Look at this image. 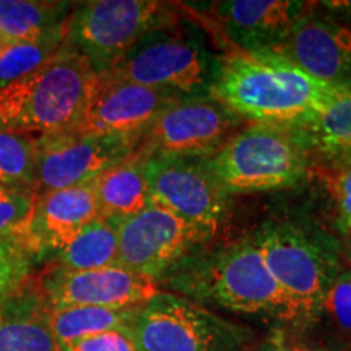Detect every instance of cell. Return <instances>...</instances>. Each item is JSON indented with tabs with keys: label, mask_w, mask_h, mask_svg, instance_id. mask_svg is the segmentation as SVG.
Listing matches in <instances>:
<instances>
[{
	"label": "cell",
	"mask_w": 351,
	"mask_h": 351,
	"mask_svg": "<svg viewBox=\"0 0 351 351\" xmlns=\"http://www.w3.org/2000/svg\"><path fill=\"white\" fill-rule=\"evenodd\" d=\"M340 91L276 52L249 54L232 47L219 57L210 93L244 121L295 127L322 111Z\"/></svg>",
	"instance_id": "obj_1"
},
{
	"label": "cell",
	"mask_w": 351,
	"mask_h": 351,
	"mask_svg": "<svg viewBox=\"0 0 351 351\" xmlns=\"http://www.w3.org/2000/svg\"><path fill=\"white\" fill-rule=\"evenodd\" d=\"M163 278L176 291L232 313L289 320L288 302L252 236L213 251L194 252Z\"/></svg>",
	"instance_id": "obj_2"
},
{
	"label": "cell",
	"mask_w": 351,
	"mask_h": 351,
	"mask_svg": "<svg viewBox=\"0 0 351 351\" xmlns=\"http://www.w3.org/2000/svg\"><path fill=\"white\" fill-rule=\"evenodd\" d=\"M96 72L64 47L41 67L0 86V129L49 137L77 129Z\"/></svg>",
	"instance_id": "obj_3"
},
{
	"label": "cell",
	"mask_w": 351,
	"mask_h": 351,
	"mask_svg": "<svg viewBox=\"0 0 351 351\" xmlns=\"http://www.w3.org/2000/svg\"><path fill=\"white\" fill-rule=\"evenodd\" d=\"M207 165L221 187L234 195L296 186L313 171V158L293 127L252 122L236 132Z\"/></svg>",
	"instance_id": "obj_4"
},
{
	"label": "cell",
	"mask_w": 351,
	"mask_h": 351,
	"mask_svg": "<svg viewBox=\"0 0 351 351\" xmlns=\"http://www.w3.org/2000/svg\"><path fill=\"white\" fill-rule=\"evenodd\" d=\"M252 238L288 302L289 320H317L340 271L326 241L300 223L280 219L263 223Z\"/></svg>",
	"instance_id": "obj_5"
},
{
	"label": "cell",
	"mask_w": 351,
	"mask_h": 351,
	"mask_svg": "<svg viewBox=\"0 0 351 351\" xmlns=\"http://www.w3.org/2000/svg\"><path fill=\"white\" fill-rule=\"evenodd\" d=\"M219 57L200 32L179 23L155 29L134 44L109 75L181 96L212 95Z\"/></svg>",
	"instance_id": "obj_6"
},
{
	"label": "cell",
	"mask_w": 351,
	"mask_h": 351,
	"mask_svg": "<svg viewBox=\"0 0 351 351\" xmlns=\"http://www.w3.org/2000/svg\"><path fill=\"white\" fill-rule=\"evenodd\" d=\"M179 23L178 8L158 0H93L75 3L64 44L96 73L109 72L122 56L155 29Z\"/></svg>",
	"instance_id": "obj_7"
},
{
	"label": "cell",
	"mask_w": 351,
	"mask_h": 351,
	"mask_svg": "<svg viewBox=\"0 0 351 351\" xmlns=\"http://www.w3.org/2000/svg\"><path fill=\"white\" fill-rule=\"evenodd\" d=\"M130 335L137 351H251L252 346L249 328L168 291L138 307Z\"/></svg>",
	"instance_id": "obj_8"
},
{
	"label": "cell",
	"mask_w": 351,
	"mask_h": 351,
	"mask_svg": "<svg viewBox=\"0 0 351 351\" xmlns=\"http://www.w3.org/2000/svg\"><path fill=\"white\" fill-rule=\"evenodd\" d=\"M243 117L213 95L182 96L168 104L145 130L140 156H171L208 160L243 129Z\"/></svg>",
	"instance_id": "obj_9"
},
{
	"label": "cell",
	"mask_w": 351,
	"mask_h": 351,
	"mask_svg": "<svg viewBox=\"0 0 351 351\" xmlns=\"http://www.w3.org/2000/svg\"><path fill=\"white\" fill-rule=\"evenodd\" d=\"M145 176L152 204L169 210L210 238L225 225L231 195L215 178L207 160L152 156L145 160Z\"/></svg>",
	"instance_id": "obj_10"
},
{
	"label": "cell",
	"mask_w": 351,
	"mask_h": 351,
	"mask_svg": "<svg viewBox=\"0 0 351 351\" xmlns=\"http://www.w3.org/2000/svg\"><path fill=\"white\" fill-rule=\"evenodd\" d=\"M117 239V265L160 282L210 236L150 202L142 212L119 221Z\"/></svg>",
	"instance_id": "obj_11"
},
{
	"label": "cell",
	"mask_w": 351,
	"mask_h": 351,
	"mask_svg": "<svg viewBox=\"0 0 351 351\" xmlns=\"http://www.w3.org/2000/svg\"><path fill=\"white\" fill-rule=\"evenodd\" d=\"M142 137L93 135L83 132L39 137L34 142V186L38 194L90 184L137 150Z\"/></svg>",
	"instance_id": "obj_12"
},
{
	"label": "cell",
	"mask_w": 351,
	"mask_h": 351,
	"mask_svg": "<svg viewBox=\"0 0 351 351\" xmlns=\"http://www.w3.org/2000/svg\"><path fill=\"white\" fill-rule=\"evenodd\" d=\"M181 95L96 73L75 132L142 137L160 112Z\"/></svg>",
	"instance_id": "obj_13"
},
{
	"label": "cell",
	"mask_w": 351,
	"mask_h": 351,
	"mask_svg": "<svg viewBox=\"0 0 351 351\" xmlns=\"http://www.w3.org/2000/svg\"><path fill=\"white\" fill-rule=\"evenodd\" d=\"M38 288L51 307L96 306L112 309L143 306L161 291L155 278L119 265L85 271L52 267L39 278Z\"/></svg>",
	"instance_id": "obj_14"
},
{
	"label": "cell",
	"mask_w": 351,
	"mask_h": 351,
	"mask_svg": "<svg viewBox=\"0 0 351 351\" xmlns=\"http://www.w3.org/2000/svg\"><path fill=\"white\" fill-rule=\"evenodd\" d=\"M275 52L315 80L351 90V28L315 15L314 7L293 26Z\"/></svg>",
	"instance_id": "obj_15"
},
{
	"label": "cell",
	"mask_w": 351,
	"mask_h": 351,
	"mask_svg": "<svg viewBox=\"0 0 351 351\" xmlns=\"http://www.w3.org/2000/svg\"><path fill=\"white\" fill-rule=\"evenodd\" d=\"M314 5L301 0H226L215 2L212 13L234 49L258 54L278 49Z\"/></svg>",
	"instance_id": "obj_16"
},
{
	"label": "cell",
	"mask_w": 351,
	"mask_h": 351,
	"mask_svg": "<svg viewBox=\"0 0 351 351\" xmlns=\"http://www.w3.org/2000/svg\"><path fill=\"white\" fill-rule=\"evenodd\" d=\"M99 217L93 186L59 189L38 195L32 219L19 236L34 261L57 254L86 225Z\"/></svg>",
	"instance_id": "obj_17"
},
{
	"label": "cell",
	"mask_w": 351,
	"mask_h": 351,
	"mask_svg": "<svg viewBox=\"0 0 351 351\" xmlns=\"http://www.w3.org/2000/svg\"><path fill=\"white\" fill-rule=\"evenodd\" d=\"M51 306L26 282L0 304V351H62L49 324Z\"/></svg>",
	"instance_id": "obj_18"
},
{
	"label": "cell",
	"mask_w": 351,
	"mask_h": 351,
	"mask_svg": "<svg viewBox=\"0 0 351 351\" xmlns=\"http://www.w3.org/2000/svg\"><path fill=\"white\" fill-rule=\"evenodd\" d=\"M311 158L324 168L351 165V90H343L309 121L295 125Z\"/></svg>",
	"instance_id": "obj_19"
},
{
	"label": "cell",
	"mask_w": 351,
	"mask_h": 351,
	"mask_svg": "<svg viewBox=\"0 0 351 351\" xmlns=\"http://www.w3.org/2000/svg\"><path fill=\"white\" fill-rule=\"evenodd\" d=\"M91 186L99 217L122 221L150 205L145 160L137 152L122 163L101 173L91 181Z\"/></svg>",
	"instance_id": "obj_20"
},
{
	"label": "cell",
	"mask_w": 351,
	"mask_h": 351,
	"mask_svg": "<svg viewBox=\"0 0 351 351\" xmlns=\"http://www.w3.org/2000/svg\"><path fill=\"white\" fill-rule=\"evenodd\" d=\"M75 3L0 0V39L32 41L60 32Z\"/></svg>",
	"instance_id": "obj_21"
},
{
	"label": "cell",
	"mask_w": 351,
	"mask_h": 351,
	"mask_svg": "<svg viewBox=\"0 0 351 351\" xmlns=\"http://www.w3.org/2000/svg\"><path fill=\"white\" fill-rule=\"evenodd\" d=\"M117 225L119 221L98 217L56 254L57 269L70 271L98 270L117 265Z\"/></svg>",
	"instance_id": "obj_22"
},
{
	"label": "cell",
	"mask_w": 351,
	"mask_h": 351,
	"mask_svg": "<svg viewBox=\"0 0 351 351\" xmlns=\"http://www.w3.org/2000/svg\"><path fill=\"white\" fill-rule=\"evenodd\" d=\"M138 307H125V309L96 306L51 307L49 324L56 340L62 346L69 341L101 332L121 330L130 333Z\"/></svg>",
	"instance_id": "obj_23"
},
{
	"label": "cell",
	"mask_w": 351,
	"mask_h": 351,
	"mask_svg": "<svg viewBox=\"0 0 351 351\" xmlns=\"http://www.w3.org/2000/svg\"><path fill=\"white\" fill-rule=\"evenodd\" d=\"M64 41L65 28L32 41L0 39V86L19 80L41 67L62 49Z\"/></svg>",
	"instance_id": "obj_24"
},
{
	"label": "cell",
	"mask_w": 351,
	"mask_h": 351,
	"mask_svg": "<svg viewBox=\"0 0 351 351\" xmlns=\"http://www.w3.org/2000/svg\"><path fill=\"white\" fill-rule=\"evenodd\" d=\"M36 137L0 129V186L33 187Z\"/></svg>",
	"instance_id": "obj_25"
},
{
	"label": "cell",
	"mask_w": 351,
	"mask_h": 351,
	"mask_svg": "<svg viewBox=\"0 0 351 351\" xmlns=\"http://www.w3.org/2000/svg\"><path fill=\"white\" fill-rule=\"evenodd\" d=\"M33 261L19 236H0V304L28 282Z\"/></svg>",
	"instance_id": "obj_26"
},
{
	"label": "cell",
	"mask_w": 351,
	"mask_h": 351,
	"mask_svg": "<svg viewBox=\"0 0 351 351\" xmlns=\"http://www.w3.org/2000/svg\"><path fill=\"white\" fill-rule=\"evenodd\" d=\"M38 191L0 186V236H20L32 219Z\"/></svg>",
	"instance_id": "obj_27"
},
{
	"label": "cell",
	"mask_w": 351,
	"mask_h": 351,
	"mask_svg": "<svg viewBox=\"0 0 351 351\" xmlns=\"http://www.w3.org/2000/svg\"><path fill=\"white\" fill-rule=\"evenodd\" d=\"M328 199H330L335 223L343 234H351V165L317 168Z\"/></svg>",
	"instance_id": "obj_28"
},
{
	"label": "cell",
	"mask_w": 351,
	"mask_h": 351,
	"mask_svg": "<svg viewBox=\"0 0 351 351\" xmlns=\"http://www.w3.org/2000/svg\"><path fill=\"white\" fill-rule=\"evenodd\" d=\"M324 313L330 315L341 332L351 333V269L339 271L335 276L328 289Z\"/></svg>",
	"instance_id": "obj_29"
},
{
	"label": "cell",
	"mask_w": 351,
	"mask_h": 351,
	"mask_svg": "<svg viewBox=\"0 0 351 351\" xmlns=\"http://www.w3.org/2000/svg\"><path fill=\"white\" fill-rule=\"evenodd\" d=\"M62 351H137L132 335L121 330H109L83 337L60 346Z\"/></svg>",
	"instance_id": "obj_30"
},
{
	"label": "cell",
	"mask_w": 351,
	"mask_h": 351,
	"mask_svg": "<svg viewBox=\"0 0 351 351\" xmlns=\"http://www.w3.org/2000/svg\"><path fill=\"white\" fill-rule=\"evenodd\" d=\"M326 10L335 13L339 16H346L351 19V0H330V2H320Z\"/></svg>",
	"instance_id": "obj_31"
},
{
	"label": "cell",
	"mask_w": 351,
	"mask_h": 351,
	"mask_svg": "<svg viewBox=\"0 0 351 351\" xmlns=\"http://www.w3.org/2000/svg\"><path fill=\"white\" fill-rule=\"evenodd\" d=\"M283 351H319V350H307V348H291V350H283Z\"/></svg>",
	"instance_id": "obj_32"
}]
</instances>
